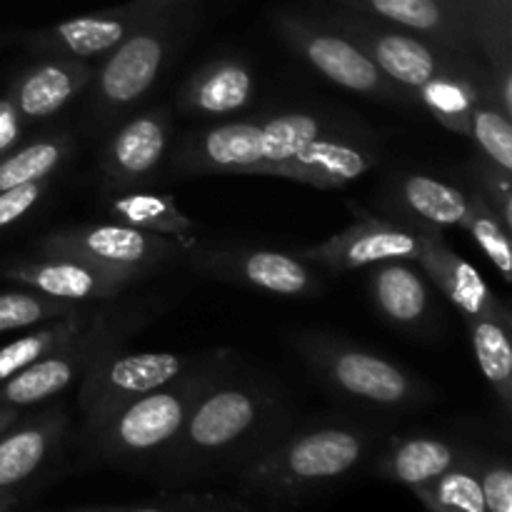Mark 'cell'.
Here are the masks:
<instances>
[{"label": "cell", "instance_id": "6da1fadb", "mask_svg": "<svg viewBox=\"0 0 512 512\" xmlns=\"http://www.w3.org/2000/svg\"><path fill=\"white\" fill-rule=\"evenodd\" d=\"M375 163L378 153L365 135L315 110L203 128L173 153L178 175H275L315 188H343Z\"/></svg>", "mask_w": 512, "mask_h": 512}, {"label": "cell", "instance_id": "7a4b0ae2", "mask_svg": "<svg viewBox=\"0 0 512 512\" xmlns=\"http://www.w3.org/2000/svg\"><path fill=\"white\" fill-rule=\"evenodd\" d=\"M295 423L288 395L233 358L200 393L180 435L153 470L165 480L238 473Z\"/></svg>", "mask_w": 512, "mask_h": 512}, {"label": "cell", "instance_id": "3957f363", "mask_svg": "<svg viewBox=\"0 0 512 512\" xmlns=\"http://www.w3.org/2000/svg\"><path fill=\"white\" fill-rule=\"evenodd\" d=\"M380 433L350 420L295 423L283 438L235 473L240 488L275 503H295L333 488L373 458Z\"/></svg>", "mask_w": 512, "mask_h": 512}, {"label": "cell", "instance_id": "277c9868", "mask_svg": "<svg viewBox=\"0 0 512 512\" xmlns=\"http://www.w3.org/2000/svg\"><path fill=\"white\" fill-rule=\"evenodd\" d=\"M233 358L230 350H213L183 378L125 403L103 423L83 433L90 458L120 468L153 470L180 435L195 400Z\"/></svg>", "mask_w": 512, "mask_h": 512}, {"label": "cell", "instance_id": "5b68a950", "mask_svg": "<svg viewBox=\"0 0 512 512\" xmlns=\"http://www.w3.org/2000/svg\"><path fill=\"white\" fill-rule=\"evenodd\" d=\"M330 25L338 28L340 33L350 35L375 60V65L393 83L408 90L415 100H420V95L428 93L435 85L458 78L470 80L475 88L483 90L495 100L493 73H490L488 65L465 63L458 55L448 53L445 48L420 38V35L400 30L395 25L380 23V20L355 13V10L333 15Z\"/></svg>", "mask_w": 512, "mask_h": 512}, {"label": "cell", "instance_id": "8992f818", "mask_svg": "<svg viewBox=\"0 0 512 512\" xmlns=\"http://www.w3.org/2000/svg\"><path fill=\"white\" fill-rule=\"evenodd\" d=\"M178 40V23L173 8L150 15L133 30L118 48L105 55L103 65L88 83V103L83 113V128L100 133L118 123L135 103L145 98L158 83L165 63L170 60Z\"/></svg>", "mask_w": 512, "mask_h": 512}, {"label": "cell", "instance_id": "52a82bcc", "mask_svg": "<svg viewBox=\"0 0 512 512\" xmlns=\"http://www.w3.org/2000/svg\"><path fill=\"white\" fill-rule=\"evenodd\" d=\"M148 318L143 308H95L88 325L63 348L0 383V405L25 410L58 398L80 385L98 360L118 350Z\"/></svg>", "mask_w": 512, "mask_h": 512}, {"label": "cell", "instance_id": "ba28073f", "mask_svg": "<svg viewBox=\"0 0 512 512\" xmlns=\"http://www.w3.org/2000/svg\"><path fill=\"white\" fill-rule=\"evenodd\" d=\"M300 358L340 398L380 410H408L430 398L428 388L393 360L323 333L293 338Z\"/></svg>", "mask_w": 512, "mask_h": 512}, {"label": "cell", "instance_id": "9c48e42d", "mask_svg": "<svg viewBox=\"0 0 512 512\" xmlns=\"http://www.w3.org/2000/svg\"><path fill=\"white\" fill-rule=\"evenodd\" d=\"M275 28L285 43L330 83L385 103H410L408 90L388 78L350 35L300 13H278Z\"/></svg>", "mask_w": 512, "mask_h": 512}, {"label": "cell", "instance_id": "30bf717a", "mask_svg": "<svg viewBox=\"0 0 512 512\" xmlns=\"http://www.w3.org/2000/svg\"><path fill=\"white\" fill-rule=\"evenodd\" d=\"M205 355L190 353H123L113 350L80 380L78 410L83 418V433L103 423L108 415L123 408L130 400L148 395L173 380L183 378L188 370L200 365Z\"/></svg>", "mask_w": 512, "mask_h": 512}, {"label": "cell", "instance_id": "8fae6325", "mask_svg": "<svg viewBox=\"0 0 512 512\" xmlns=\"http://www.w3.org/2000/svg\"><path fill=\"white\" fill-rule=\"evenodd\" d=\"M35 253L73 255L108 268L150 275L153 270L178 260L185 250L163 235L110 220V223L70 225V228L53 230L40 238Z\"/></svg>", "mask_w": 512, "mask_h": 512}, {"label": "cell", "instance_id": "7c38bea8", "mask_svg": "<svg viewBox=\"0 0 512 512\" xmlns=\"http://www.w3.org/2000/svg\"><path fill=\"white\" fill-rule=\"evenodd\" d=\"M0 275L10 283H18L40 295L78 305L108 303L145 278L133 270L108 268V265L90 263V260L73 258V255L48 253L8 260L0 265Z\"/></svg>", "mask_w": 512, "mask_h": 512}, {"label": "cell", "instance_id": "4fadbf2b", "mask_svg": "<svg viewBox=\"0 0 512 512\" xmlns=\"http://www.w3.org/2000/svg\"><path fill=\"white\" fill-rule=\"evenodd\" d=\"M190 265L200 275L263 290L280 298H313L323 288L318 268L300 255L280 250L228 248V250H188Z\"/></svg>", "mask_w": 512, "mask_h": 512}, {"label": "cell", "instance_id": "5bb4252c", "mask_svg": "<svg viewBox=\"0 0 512 512\" xmlns=\"http://www.w3.org/2000/svg\"><path fill=\"white\" fill-rule=\"evenodd\" d=\"M423 230L425 228H413V225L360 218L340 233L325 238L323 243L300 250L298 255L315 268L333 275L370 268V265L385 263V260H415L418 263Z\"/></svg>", "mask_w": 512, "mask_h": 512}, {"label": "cell", "instance_id": "9a60e30c", "mask_svg": "<svg viewBox=\"0 0 512 512\" xmlns=\"http://www.w3.org/2000/svg\"><path fill=\"white\" fill-rule=\"evenodd\" d=\"M160 13V10H155ZM150 10L140 8L138 3L120 5L115 10L103 13L80 15V18L65 20V23L50 25V28L30 30L20 35V43L33 53L45 58H68V60H98L105 58L113 48H118L138 25L150 18Z\"/></svg>", "mask_w": 512, "mask_h": 512}, {"label": "cell", "instance_id": "2e32d148", "mask_svg": "<svg viewBox=\"0 0 512 512\" xmlns=\"http://www.w3.org/2000/svg\"><path fill=\"white\" fill-rule=\"evenodd\" d=\"M170 143V115L165 108L145 110L125 120L103 145L100 183L103 193L135 190L160 168Z\"/></svg>", "mask_w": 512, "mask_h": 512}, {"label": "cell", "instance_id": "e0dca14e", "mask_svg": "<svg viewBox=\"0 0 512 512\" xmlns=\"http://www.w3.org/2000/svg\"><path fill=\"white\" fill-rule=\"evenodd\" d=\"M348 10L420 35L465 63L488 65L475 45L473 28L455 0H340Z\"/></svg>", "mask_w": 512, "mask_h": 512}, {"label": "cell", "instance_id": "ac0fdd59", "mask_svg": "<svg viewBox=\"0 0 512 512\" xmlns=\"http://www.w3.org/2000/svg\"><path fill=\"white\" fill-rule=\"evenodd\" d=\"M70 418L60 405L33 415H20L0 433V493L20 495L25 485L43 475L63 450Z\"/></svg>", "mask_w": 512, "mask_h": 512}, {"label": "cell", "instance_id": "d6986e66", "mask_svg": "<svg viewBox=\"0 0 512 512\" xmlns=\"http://www.w3.org/2000/svg\"><path fill=\"white\" fill-rule=\"evenodd\" d=\"M418 263L425 278L438 285L440 293L463 313V318H493L512 328V313L508 305L490 290L483 275L463 255H458L445 243L440 230H423Z\"/></svg>", "mask_w": 512, "mask_h": 512}, {"label": "cell", "instance_id": "ffe728a7", "mask_svg": "<svg viewBox=\"0 0 512 512\" xmlns=\"http://www.w3.org/2000/svg\"><path fill=\"white\" fill-rule=\"evenodd\" d=\"M90 78H93V65L85 60L45 58L20 70L5 98L10 100L23 123H40L58 115L65 105L83 95Z\"/></svg>", "mask_w": 512, "mask_h": 512}, {"label": "cell", "instance_id": "44dd1931", "mask_svg": "<svg viewBox=\"0 0 512 512\" xmlns=\"http://www.w3.org/2000/svg\"><path fill=\"white\" fill-rule=\"evenodd\" d=\"M255 98V78L238 58H215L190 73L178 88L180 113L195 118H225L250 105Z\"/></svg>", "mask_w": 512, "mask_h": 512}, {"label": "cell", "instance_id": "7402d4cb", "mask_svg": "<svg viewBox=\"0 0 512 512\" xmlns=\"http://www.w3.org/2000/svg\"><path fill=\"white\" fill-rule=\"evenodd\" d=\"M470 445L440 435H405L393 438L375 463L380 478L393 480L410 490L433 483L470 453Z\"/></svg>", "mask_w": 512, "mask_h": 512}, {"label": "cell", "instance_id": "603a6c76", "mask_svg": "<svg viewBox=\"0 0 512 512\" xmlns=\"http://www.w3.org/2000/svg\"><path fill=\"white\" fill-rule=\"evenodd\" d=\"M368 290L375 308L388 323L403 330H423L430 325L433 300H430L428 280L405 260L370 265Z\"/></svg>", "mask_w": 512, "mask_h": 512}, {"label": "cell", "instance_id": "cb8c5ba5", "mask_svg": "<svg viewBox=\"0 0 512 512\" xmlns=\"http://www.w3.org/2000/svg\"><path fill=\"white\" fill-rule=\"evenodd\" d=\"M493 73L495 100L512 118V0H455Z\"/></svg>", "mask_w": 512, "mask_h": 512}, {"label": "cell", "instance_id": "d4e9b609", "mask_svg": "<svg viewBox=\"0 0 512 512\" xmlns=\"http://www.w3.org/2000/svg\"><path fill=\"white\" fill-rule=\"evenodd\" d=\"M385 198L398 203L408 218H415L413 228H463L468 213L465 190L425 173H405L395 178L393 190Z\"/></svg>", "mask_w": 512, "mask_h": 512}, {"label": "cell", "instance_id": "484cf974", "mask_svg": "<svg viewBox=\"0 0 512 512\" xmlns=\"http://www.w3.org/2000/svg\"><path fill=\"white\" fill-rule=\"evenodd\" d=\"M108 198V215L118 223L133 225V228L148 230V233L163 235L173 240L180 248L188 250L198 248L195 240V223L178 208L170 195L150 193V190H123V193L105 195Z\"/></svg>", "mask_w": 512, "mask_h": 512}, {"label": "cell", "instance_id": "4316f807", "mask_svg": "<svg viewBox=\"0 0 512 512\" xmlns=\"http://www.w3.org/2000/svg\"><path fill=\"white\" fill-rule=\"evenodd\" d=\"M93 313L95 305H85V308L63 315V318L33 325V328H28V333H23L20 338L3 345L0 348V383H5L8 378L18 375L20 370L30 368L33 363H38V360L48 358L58 348H63L70 338H75L88 325Z\"/></svg>", "mask_w": 512, "mask_h": 512}, {"label": "cell", "instance_id": "83f0119b", "mask_svg": "<svg viewBox=\"0 0 512 512\" xmlns=\"http://www.w3.org/2000/svg\"><path fill=\"white\" fill-rule=\"evenodd\" d=\"M475 360L498 398L503 418L512 415V328L493 318H465Z\"/></svg>", "mask_w": 512, "mask_h": 512}, {"label": "cell", "instance_id": "f1b7e54d", "mask_svg": "<svg viewBox=\"0 0 512 512\" xmlns=\"http://www.w3.org/2000/svg\"><path fill=\"white\" fill-rule=\"evenodd\" d=\"M73 140L65 133L45 135L28 145H15L5 155H0V193L20 188V185L53 180L60 165L70 158Z\"/></svg>", "mask_w": 512, "mask_h": 512}, {"label": "cell", "instance_id": "f546056e", "mask_svg": "<svg viewBox=\"0 0 512 512\" xmlns=\"http://www.w3.org/2000/svg\"><path fill=\"white\" fill-rule=\"evenodd\" d=\"M480 458L483 453L473 448L455 468L413 490V495L430 512H488L480 488Z\"/></svg>", "mask_w": 512, "mask_h": 512}, {"label": "cell", "instance_id": "4dcf8cb0", "mask_svg": "<svg viewBox=\"0 0 512 512\" xmlns=\"http://www.w3.org/2000/svg\"><path fill=\"white\" fill-rule=\"evenodd\" d=\"M463 228L468 230L470 238L478 243V248L488 255L493 268L503 275L505 283H510L512 280L510 230L505 228L503 220L495 215V210L490 208L488 200H485L475 188L468 193V213H465Z\"/></svg>", "mask_w": 512, "mask_h": 512}, {"label": "cell", "instance_id": "1f68e13d", "mask_svg": "<svg viewBox=\"0 0 512 512\" xmlns=\"http://www.w3.org/2000/svg\"><path fill=\"white\" fill-rule=\"evenodd\" d=\"M468 138L480 155L512 173V123L495 100H478L468 115Z\"/></svg>", "mask_w": 512, "mask_h": 512}, {"label": "cell", "instance_id": "d6a6232c", "mask_svg": "<svg viewBox=\"0 0 512 512\" xmlns=\"http://www.w3.org/2000/svg\"><path fill=\"white\" fill-rule=\"evenodd\" d=\"M80 308H85V305L48 298V295H40L28 288L5 290V293H0V335L28 330L33 325L63 318V315L75 313Z\"/></svg>", "mask_w": 512, "mask_h": 512}, {"label": "cell", "instance_id": "836d02e7", "mask_svg": "<svg viewBox=\"0 0 512 512\" xmlns=\"http://www.w3.org/2000/svg\"><path fill=\"white\" fill-rule=\"evenodd\" d=\"M470 180H473V188L488 200L495 215L503 220L505 228L512 230V183L508 170L498 168L480 155L470 163Z\"/></svg>", "mask_w": 512, "mask_h": 512}, {"label": "cell", "instance_id": "e575fe53", "mask_svg": "<svg viewBox=\"0 0 512 512\" xmlns=\"http://www.w3.org/2000/svg\"><path fill=\"white\" fill-rule=\"evenodd\" d=\"M113 512H253L245 503L225 495H178L173 500H163V503L150 505H120Z\"/></svg>", "mask_w": 512, "mask_h": 512}, {"label": "cell", "instance_id": "d590c367", "mask_svg": "<svg viewBox=\"0 0 512 512\" xmlns=\"http://www.w3.org/2000/svg\"><path fill=\"white\" fill-rule=\"evenodd\" d=\"M480 488L488 512H512V473L503 458H480Z\"/></svg>", "mask_w": 512, "mask_h": 512}, {"label": "cell", "instance_id": "8d00e7d4", "mask_svg": "<svg viewBox=\"0 0 512 512\" xmlns=\"http://www.w3.org/2000/svg\"><path fill=\"white\" fill-rule=\"evenodd\" d=\"M50 188V180H38V183L20 185V188L3 190L0 193V233L13 228L15 223L25 218L35 205L45 198Z\"/></svg>", "mask_w": 512, "mask_h": 512}, {"label": "cell", "instance_id": "74e56055", "mask_svg": "<svg viewBox=\"0 0 512 512\" xmlns=\"http://www.w3.org/2000/svg\"><path fill=\"white\" fill-rule=\"evenodd\" d=\"M23 120L15 113V108L10 105L8 98H0V155H5L8 150H13L18 145L20 133H23Z\"/></svg>", "mask_w": 512, "mask_h": 512}, {"label": "cell", "instance_id": "f35d334b", "mask_svg": "<svg viewBox=\"0 0 512 512\" xmlns=\"http://www.w3.org/2000/svg\"><path fill=\"white\" fill-rule=\"evenodd\" d=\"M135 3H138L140 8H145V10H150V13H155V10L175 8V5L183 3V0H135Z\"/></svg>", "mask_w": 512, "mask_h": 512}, {"label": "cell", "instance_id": "ab89813d", "mask_svg": "<svg viewBox=\"0 0 512 512\" xmlns=\"http://www.w3.org/2000/svg\"><path fill=\"white\" fill-rule=\"evenodd\" d=\"M20 415H23V410L5 408V405H0V433H5V430H8L10 425L20 418Z\"/></svg>", "mask_w": 512, "mask_h": 512}, {"label": "cell", "instance_id": "60d3db41", "mask_svg": "<svg viewBox=\"0 0 512 512\" xmlns=\"http://www.w3.org/2000/svg\"><path fill=\"white\" fill-rule=\"evenodd\" d=\"M18 503H20V495L0 493V512H15Z\"/></svg>", "mask_w": 512, "mask_h": 512}, {"label": "cell", "instance_id": "b9f144b4", "mask_svg": "<svg viewBox=\"0 0 512 512\" xmlns=\"http://www.w3.org/2000/svg\"><path fill=\"white\" fill-rule=\"evenodd\" d=\"M73 512H113V508H85V510H73Z\"/></svg>", "mask_w": 512, "mask_h": 512}]
</instances>
